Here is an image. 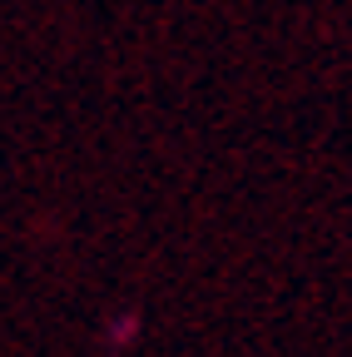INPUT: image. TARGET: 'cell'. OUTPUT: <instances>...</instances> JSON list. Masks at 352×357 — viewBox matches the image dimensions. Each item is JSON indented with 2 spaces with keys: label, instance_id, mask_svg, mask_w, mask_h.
Segmentation results:
<instances>
[{
  "label": "cell",
  "instance_id": "6da1fadb",
  "mask_svg": "<svg viewBox=\"0 0 352 357\" xmlns=\"http://www.w3.org/2000/svg\"><path fill=\"white\" fill-rule=\"evenodd\" d=\"M139 337H144V312H139V307H109V312H105V323H100V347H105V357L135 352Z\"/></svg>",
  "mask_w": 352,
  "mask_h": 357
}]
</instances>
